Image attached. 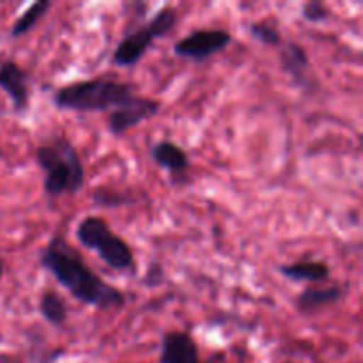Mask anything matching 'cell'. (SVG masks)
I'll return each instance as SVG.
<instances>
[{
	"label": "cell",
	"mask_w": 363,
	"mask_h": 363,
	"mask_svg": "<svg viewBox=\"0 0 363 363\" xmlns=\"http://www.w3.org/2000/svg\"><path fill=\"white\" fill-rule=\"evenodd\" d=\"M39 262L74 300L87 307L112 311L126 305L124 291L110 286L89 268L82 255L62 236L50 238L41 250Z\"/></svg>",
	"instance_id": "1"
},
{
	"label": "cell",
	"mask_w": 363,
	"mask_h": 363,
	"mask_svg": "<svg viewBox=\"0 0 363 363\" xmlns=\"http://www.w3.org/2000/svg\"><path fill=\"white\" fill-rule=\"evenodd\" d=\"M142 98L128 82L113 77H96L71 82L53 92V105L66 112H113L124 108Z\"/></svg>",
	"instance_id": "2"
},
{
	"label": "cell",
	"mask_w": 363,
	"mask_h": 363,
	"mask_svg": "<svg viewBox=\"0 0 363 363\" xmlns=\"http://www.w3.org/2000/svg\"><path fill=\"white\" fill-rule=\"evenodd\" d=\"M35 163L45 172L43 190L48 199L77 195L85 184V167L73 142L55 135L35 149Z\"/></svg>",
	"instance_id": "3"
},
{
	"label": "cell",
	"mask_w": 363,
	"mask_h": 363,
	"mask_svg": "<svg viewBox=\"0 0 363 363\" xmlns=\"http://www.w3.org/2000/svg\"><path fill=\"white\" fill-rule=\"evenodd\" d=\"M78 243L87 250L98 254V257L108 268L121 273H135L137 261H135L133 248L128 245L124 238L116 234L101 216H85L74 230Z\"/></svg>",
	"instance_id": "4"
},
{
	"label": "cell",
	"mask_w": 363,
	"mask_h": 363,
	"mask_svg": "<svg viewBox=\"0 0 363 363\" xmlns=\"http://www.w3.org/2000/svg\"><path fill=\"white\" fill-rule=\"evenodd\" d=\"M177 20H179V14L174 7L165 6L156 11L151 20L128 32L121 39L112 53L113 66L133 67L135 64L140 62L142 57L147 53V50L151 48L156 39L165 38L169 32H172V28L177 25Z\"/></svg>",
	"instance_id": "5"
},
{
	"label": "cell",
	"mask_w": 363,
	"mask_h": 363,
	"mask_svg": "<svg viewBox=\"0 0 363 363\" xmlns=\"http://www.w3.org/2000/svg\"><path fill=\"white\" fill-rule=\"evenodd\" d=\"M233 43V34L225 28H197L174 43V55L179 59L204 62L209 57L223 52Z\"/></svg>",
	"instance_id": "6"
},
{
	"label": "cell",
	"mask_w": 363,
	"mask_h": 363,
	"mask_svg": "<svg viewBox=\"0 0 363 363\" xmlns=\"http://www.w3.org/2000/svg\"><path fill=\"white\" fill-rule=\"evenodd\" d=\"M0 91L11 99L14 112L25 113L30 106V80L23 67L7 59L0 64Z\"/></svg>",
	"instance_id": "7"
},
{
	"label": "cell",
	"mask_w": 363,
	"mask_h": 363,
	"mask_svg": "<svg viewBox=\"0 0 363 363\" xmlns=\"http://www.w3.org/2000/svg\"><path fill=\"white\" fill-rule=\"evenodd\" d=\"M162 110V103L155 98H147V96H142L137 103L130 106H124V108L113 110L108 113V131L112 135H123L126 131L133 130L138 124L145 123L151 117H155L156 113Z\"/></svg>",
	"instance_id": "8"
},
{
	"label": "cell",
	"mask_w": 363,
	"mask_h": 363,
	"mask_svg": "<svg viewBox=\"0 0 363 363\" xmlns=\"http://www.w3.org/2000/svg\"><path fill=\"white\" fill-rule=\"evenodd\" d=\"M158 363H201V353L194 337L183 330L167 332L162 339Z\"/></svg>",
	"instance_id": "9"
},
{
	"label": "cell",
	"mask_w": 363,
	"mask_h": 363,
	"mask_svg": "<svg viewBox=\"0 0 363 363\" xmlns=\"http://www.w3.org/2000/svg\"><path fill=\"white\" fill-rule=\"evenodd\" d=\"M149 156L160 169L167 170L172 176H183L188 172L191 162L188 152L172 140H160L149 149Z\"/></svg>",
	"instance_id": "10"
},
{
	"label": "cell",
	"mask_w": 363,
	"mask_h": 363,
	"mask_svg": "<svg viewBox=\"0 0 363 363\" xmlns=\"http://www.w3.org/2000/svg\"><path fill=\"white\" fill-rule=\"evenodd\" d=\"M280 66L296 85H307L311 74V59L303 46L296 41H286L280 46Z\"/></svg>",
	"instance_id": "11"
},
{
	"label": "cell",
	"mask_w": 363,
	"mask_h": 363,
	"mask_svg": "<svg viewBox=\"0 0 363 363\" xmlns=\"http://www.w3.org/2000/svg\"><path fill=\"white\" fill-rule=\"evenodd\" d=\"M344 289L340 286L328 287H305L296 298V308L301 314H315L321 308L330 307V305L339 303L344 298Z\"/></svg>",
	"instance_id": "12"
},
{
	"label": "cell",
	"mask_w": 363,
	"mask_h": 363,
	"mask_svg": "<svg viewBox=\"0 0 363 363\" xmlns=\"http://www.w3.org/2000/svg\"><path fill=\"white\" fill-rule=\"evenodd\" d=\"M279 273L287 280L293 282H307V284H321L326 282L332 275V269L325 261H303L291 262V264H280Z\"/></svg>",
	"instance_id": "13"
},
{
	"label": "cell",
	"mask_w": 363,
	"mask_h": 363,
	"mask_svg": "<svg viewBox=\"0 0 363 363\" xmlns=\"http://www.w3.org/2000/svg\"><path fill=\"white\" fill-rule=\"evenodd\" d=\"M50 7H52V2H50V0H38V2L32 4V6L28 7L27 11H23L13 23V27H11L9 30L11 38L18 39L21 38V35L28 34V32L38 25V21L43 20V16L48 13Z\"/></svg>",
	"instance_id": "14"
},
{
	"label": "cell",
	"mask_w": 363,
	"mask_h": 363,
	"mask_svg": "<svg viewBox=\"0 0 363 363\" xmlns=\"http://www.w3.org/2000/svg\"><path fill=\"white\" fill-rule=\"evenodd\" d=\"M39 314L48 325L62 326L67 321V307L62 298L53 291H46L39 298Z\"/></svg>",
	"instance_id": "15"
},
{
	"label": "cell",
	"mask_w": 363,
	"mask_h": 363,
	"mask_svg": "<svg viewBox=\"0 0 363 363\" xmlns=\"http://www.w3.org/2000/svg\"><path fill=\"white\" fill-rule=\"evenodd\" d=\"M92 202H96L101 208H121V206H130L137 202V197L131 194H124V191L112 190V188L99 186L98 190L92 194Z\"/></svg>",
	"instance_id": "16"
},
{
	"label": "cell",
	"mask_w": 363,
	"mask_h": 363,
	"mask_svg": "<svg viewBox=\"0 0 363 363\" xmlns=\"http://www.w3.org/2000/svg\"><path fill=\"white\" fill-rule=\"evenodd\" d=\"M248 32H250L252 38L257 43L264 46H272V48H280L284 43L282 34L277 27H273L268 21H255V23H250L248 27Z\"/></svg>",
	"instance_id": "17"
},
{
	"label": "cell",
	"mask_w": 363,
	"mask_h": 363,
	"mask_svg": "<svg viewBox=\"0 0 363 363\" xmlns=\"http://www.w3.org/2000/svg\"><path fill=\"white\" fill-rule=\"evenodd\" d=\"M301 16H303V20L311 21V23H323L330 18V9L323 2L312 0V2L301 6Z\"/></svg>",
	"instance_id": "18"
},
{
	"label": "cell",
	"mask_w": 363,
	"mask_h": 363,
	"mask_svg": "<svg viewBox=\"0 0 363 363\" xmlns=\"http://www.w3.org/2000/svg\"><path fill=\"white\" fill-rule=\"evenodd\" d=\"M4 272H6V262H4V259L0 257V280H2Z\"/></svg>",
	"instance_id": "19"
}]
</instances>
